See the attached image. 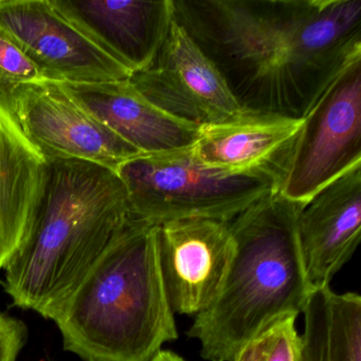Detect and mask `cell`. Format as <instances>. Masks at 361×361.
<instances>
[{
  "label": "cell",
  "instance_id": "1",
  "mask_svg": "<svg viewBox=\"0 0 361 361\" xmlns=\"http://www.w3.org/2000/svg\"><path fill=\"white\" fill-rule=\"evenodd\" d=\"M246 115L302 120L361 62V0H173Z\"/></svg>",
  "mask_w": 361,
  "mask_h": 361
},
{
  "label": "cell",
  "instance_id": "5",
  "mask_svg": "<svg viewBox=\"0 0 361 361\" xmlns=\"http://www.w3.org/2000/svg\"><path fill=\"white\" fill-rule=\"evenodd\" d=\"M191 147L143 154L117 169L133 219L155 226L185 219L230 221L280 191V171L230 172L211 168L194 155Z\"/></svg>",
  "mask_w": 361,
  "mask_h": 361
},
{
  "label": "cell",
  "instance_id": "8",
  "mask_svg": "<svg viewBox=\"0 0 361 361\" xmlns=\"http://www.w3.org/2000/svg\"><path fill=\"white\" fill-rule=\"evenodd\" d=\"M128 81L160 111L198 128L246 115L219 71L175 20L153 63Z\"/></svg>",
  "mask_w": 361,
  "mask_h": 361
},
{
  "label": "cell",
  "instance_id": "15",
  "mask_svg": "<svg viewBox=\"0 0 361 361\" xmlns=\"http://www.w3.org/2000/svg\"><path fill=\"white\" fill-rule=\"evenodd\" d=\"M304 119L244 115L224 123L200 126L191 149L206 166L230 172L274 169L284 178Z\"/></svg>",
  "mask_w": 361,
  "mask_h": 361
},
{
  "label": "cell",
  "instance_id": "12",
  "mask_svg": "<svg viewBox=\"0 0 361 361\" xmlns=\"http://www.w3.org/2000/svg\"><path fill=\"white\" fill-rule=\"evenodd\" d=\"M298 234L312 286L329 285L360 243L361 166L301 204Z\"/></svg>",
  "mask_w": 361,
  "mask_h": 361
},
{
  "label": "cell",
  "instance_id": "22",
  "mask_svg": "<svg viewBox=\"0 0 361 361\" xmlns=\"http://www.w3.org/2000/svg\"><path fill=\"white\" fill-rule=\"evenodd\" d=\"M0 361H1V356H0Z\"/></svg>",
  "mask_w": 361,
  "mask_h": 361
},
{
  "label": "cell",
  "instance_id": "18",
  "mask_svg": "<svg viewBox=\"0 0 361 361\" xmlns=\"http://www.w3.org/2000/svg\"><path fill=\"white\" fill-rule=\"evenodd\" d=\"M41 79L39 68L0 30V101L5 103L18 86Z\"/></svg>",
  "mask_w": 361,
  "mask_h": 361
},
{
  "label": "cell",
  "instance_id": "7",
  "mask_svg": "<svg viewBox=\"0 0 361 361\" xmlns=\"http://www.w3.org/2000/svg\"><path fill=\"white\" fill-rule=\"evenodd\" d=\"M4 104L48 161L84 160L116 172L143 155L84 109L58 82L41 79L23 84Z\"/></svg>",
  "mask_w": 361,
  "mask_h": 361
},
{
  "label": "cell",
  "instance_id": "9",
  "mask_svg": "<svg viewBox=\"0 0 361 361\" xmlns=\"http://www.w3.org/2000/svg\"><path fill=\"white\" fill-rule=\"evenodd\" d=\"M0 30L48 81L105 83L132 75L63 18L50 0H1Z\"/></svg>",
  "mask_w": 361,
  "mask_h": 361
},
{
  "label": "cell",
  "instance_id": "17",
  "mask_svg": "<svg viewBox=\"0 0 361 361\" xmlns=\"http://www.w3.org/2000/svg\"><path fill=\"white\" fill-rule=\"evenodd\" d=\"M297 318L282 317L253 338L257 361H302L304 343L295 327Z\"/></svg>",
  "mask_w": 361,
  "mask_h": 361
},
{
  "label": "cell",
  "instance_id": "6",
  "mask_svg": "<svg viewBox=\"0 0 361 361\" xmlns=\"http://www.w3.org/2000/svg\"><path fill=\"white\" fill-rule=\"evenodd\" d=\"M361 166V62L327 88L304 118L279 193L304 204Z\"/></svg>",
  "mask_w": 361,
  "mask_h": 361
},
{
  "label": "cell",
  "instance_id": "14",
  "mask_svg": "<svg viewBox=\"0 0 361 361\" xmlns=\"http://www.w3.org/2000/svg\"><path fill=\"white\" fill-rule=\"evenodd\" d=\"M60 84L84 109L142 154L187 149L197 139L198 126L160 111L128 80Z\"/></svg>",
  "mask_w": 361,
  "mask_h": 361
},
{
  "label": "cell",
  "instance_id": "2",
  "mask_svg": "<svg viewBox=\"0 0 361 361\" xmlns=\"http://www.w3.org/2000/svg\"><path fill=\"white\" fill-rule=\"evenodd\" d=\"M130 219L128 192L115 171L84 160H50L39 214L5 267L4 285L14 305L52 320Z\"/></svg>",
  "mask_w": 361,
  "mask_h": 361
},
{
  "label": "cell",
  "instance_id": "11",
  "mask_svg": "<svg viewBox=\"0 0 361 361\" xmlns=\"http://www.w3.org/2000/svg\"><path fill=\"white\" fill-rule=\"evenodd\" d=\"M80 32L130 73L153 63L174 20L173 0H50Z\"/></svg>",
  "mask_w": 361,
  "mask_h": 361
},
{
  "label": "cell",
  "instance_id": "3",
  "mask_svg": "<svg viewBox=\"0 0 361 361\" xmlns=\"http://www.w3.org/2000/svg\"><path fill=\"white\" fill-rule=\"evenodd\" d=\"M85 361H149L178 338L160 268L158 226L130 219L52 319Z\"/></svg>",
  "mask_w": 361,
  "mask_h": 361
},
{
  "label": "cell",
  "instance_id": "13",
  "mask_svg": "<svg viewBox=\"0 0 361 361\" xmlns=\"http://www.w3.org/2000/svg\"><path fill=\"white\" fill-rule=\"evenodd\" d=\"M49 161L0 101V268L28 238L45 196Z\"/></svg>",
  "mask_w": 361,
  "mask_h": 361
},
{
  "label": "cell",
  "instance_id": "21",
  "mask_svg": "<svg viewBox=\"0 0 361 361\" xmlns=\"http://www.w3.org/2000/svg\"><path fill=\"white\" fill-rule=\"evenodd\" d=\"M149 361H185L183 357L170 350H159Z\"/></svg>",
  "mask_w": 361,
  "mask_h": 361
},
{
  "label": "cell",
  "instance_id": "4",
  "mask_svg": "<svg viewBox=\"0 0 361 361\" xmlns=\"http://www.w3.org/2000/svg\"><path fill=\"white\" fill-rule=\"evenodd\" d=\"M300 207L276 192L229 221L235 253L225 284L188 331L202 358L233 361L268 325L303 312L314 287L300 247Z\"/></svg>",
  "mask_w": 361,
  "mask_h": 361
},
{
  "label": "cell",
  "instance_id": "16",
  "mask_svg": "<svg viewBox=\"0 0 361 361\" xmlns=\"http://www.w3.org/2000/svg\"><path fill=\"white\" fill-rule=\"evenodd\" d=\"M327 361H361V297L327 293Z\"/></svg>",
  "mask_w": 361,
  "mask_h": 361
},
{
  "label": "cell",
  "instance_id": "19",
  "mask_svg": "<svg viewBox=\"0 0 361 361\" xmlns=\"http://www.w3.org/2000/svg\"><path fill=\"white\" fill-rule=\"evenodd\" d=\"M303 359L302 361H327V318L321 312L304 316Z\"/></svg>",
  "mask_w": 361,
  "mask_h": 361
},
{
  "label": "cell",
  "instance_id": "10",
  "mask_svg": "<svg viewBox=\"0 0 361 361\" xmlns=\"http://www.w3.org/2000/svg\"><path fill=\"white\" fill-rule=\"evenodd\" d=\"M160 268L174 312L198 314L225 284L235 253L229 221L185 219L158 226Z\"/></svg>",
  "mask_w": 361,
  "mask_h": 361
},
{
  "label": "cell",
  "instance_id": "20",
  "mask_svg": "<svg viewBox=\"0 0 361 361\" xmlns=\"http://www.w3.org/2000/svg\"><path fill=\"white\" fill-rule=\"evenodd\" d=\"M233 361H257V345L255 340H251L244 348H240V352L234 357Z\"/></svg>",
  "mask_w": 361,
  "mask_h": 361
}]
</instances>
